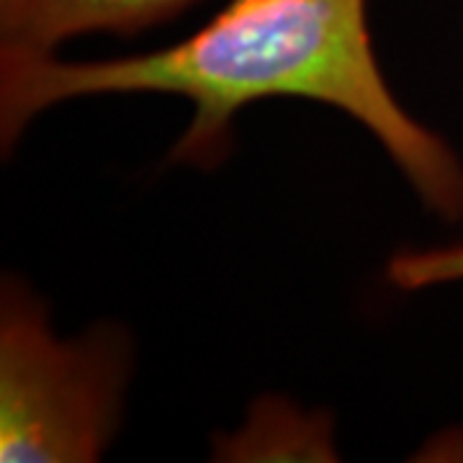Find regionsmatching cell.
<instances>
[{
  "instance_id": "1",
  "label": "cell",
  "mask_w": 463,
  "mask_h": 463,
  "mask_svg": "<svg viewBox=\"0 0 463 463\" xmlns=\"http://www.w3.org/2000/svg\"><path fill=\"white\" fill-rule=\"evenodd\" d=\"M100 93L191 100L194 118L173 160L196 167L222 163L232 118L250 103H327L379 139L430 212L448 222L463 216L461 157L389 90L368 32V0H230L173 47L96 62L0 50L3 147H14L44 109Z\"/></svg>"
},
{
  "instance_id": "2",
  "label": "cell",
  "mask_w": 463,
  "mask_h": 463,
  "mask_svg": "<svg viewBox=\"0 0 463 463\" xmlns=\"http://www.w3.org/2000/svg\"><path fill=\"white\" fill-rule=\"evenodd\" d=\"M129 353L111 330L62 343L21 288L0 312V461L90 463L121 412Z\"/></svg>"
},
{
  "instance_id": "3",
  "label": "cell",
  "mask_w": 463,
  "mask_h": 463,
  "mask_svg": "<svg viewBox=\"0 0 463 463\" xmlns=\"http://www.w3.org/2000/svg\"><path fill=\"white\" fill-rule=\"evenodd\" d=\"M199 0H0V50L52 54L80 33L132 36L167 24Z\"/></svg>"
},
{
  "instance_id": "4",
  "label": "cell",
  "mask_w": 463,
  "mask_h": 463,
  "mask_svg": "<svg viewBox=\"0 0 463 463\" xmlns=\"http://www.w3.org/2000/svg\"><path fill=\"white\" fill-rule=\"evenodd\" d=\"M386 276L402 291H420L440 283L463 281V242L397 252L386 268Z\"/></svg>"
}]
</instances>
